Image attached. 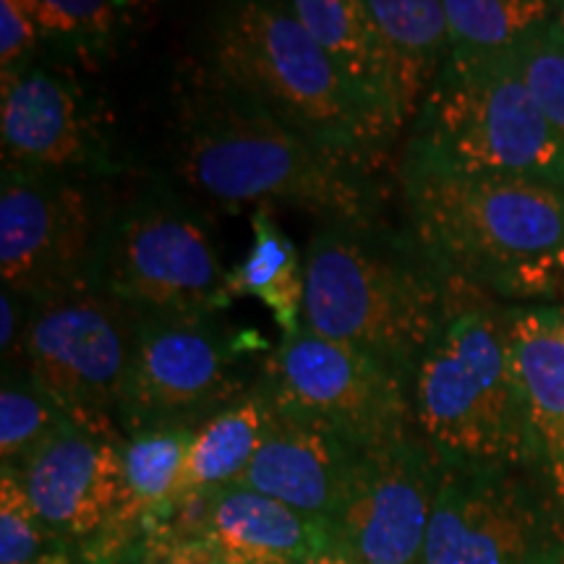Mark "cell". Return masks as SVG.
<instances>
[{
	"mask_svg": "<svg viewBox=\"0 0 564 564\" xmlns=\"http://www.w3.org/2000/svg\"><path fill=\"white\" fill-rule=\"evenodd\" d=\"M415 432L442 460L533 474V434L505 308L481 299L429 345L413 384Z\"/></svg>",
	"mask_w": 564,
	"mask_h": 564,
	"instance_id": "cell-5",
	"label": "cell"
},
{
	"mask_svg": "<svg viewBox=\"0 0 564 564\" xmlns=\"http://www.w3.org/2000/svg\"><path fill=\"white\" fill-rule=\"evenodd\" d=\"M518 70L533 102L564 147V32L552 19L518 51Z\"/></svg>",
	"mask_w": 564,
	"mask_h": 564,
	"instance_id": "cell-27",
	"label": "cell"
},
{
	"mask_svg": "<svg viewBox=\"0 0 564 564\" xmlns=\"http://www.w3.org/2000/svg\"><path fill=\"white\" fill-rule=\"evenodd\" d=\"M295 564H352V562L343 552H337V549L333 546V549H324V552H319V554L306 556V560H301V562H295Z\"/></svg>",
	"mask_w": 564,
	"mask_h": 564,
	"instance_id": "cell-31",
	"label": "cell"
},
{
	"mask_svg": "<svg viewBox=\"0 0 564 564\" xmlns=\"http://www.w3.org/2000/svg\"><path fill=\"white\" fill-rule=\"evenodd\" d=\"M544 0H444L455 66H486L518 55L535 30L556 17Z\"/></svg>",
	"mask_w": 564,
	"mask_h": 564,
	"instance_id": "cell-23",
	"label": "cell"
},
{
	"mask_svg": "<svg viewBox=\"0 0 564 564\" xmlns=\"http://www.w3.org/2000/svg\"><path fill=\"white\" fill-rule=\"evenodd\" d=\"M444 460L419 432L366 449L333 518V546L352 564H421Z\"/></svg>",
	"mask_w": 564,
	"mask_h": 564,
	"instance_id": "cell-14",
	"label": "cell"
},
{
	"mask_svg": "<svg viewBox=\"0 0 564 564\" xmlns=\"http://www.w3.org/2000/svg\"><path fill=\"white\" fill-rule=\"evenodd\" d=\"M112 202L95 181L3 167L0 278L26 303L91 285Z\"/></svg>",
	"mask_w": 564,
	"mask_h": 564,
	"instance_id": "cell-11",
	"label": "cell"
},
{
	"mask_svg": "<svg viewBox=\"0 0 564 564\" xmlns=\"http://www.w3.org/2000/svg\"><path fill=\"white\" fill-rule=\"evenodd\" d=\"M259 384L282 415L327 429L358 449L415 432L411 382L377 358L301 327L259 356Z\"/></svg>",
	"mask_w": 564,
	"mask_h": 564,
	"instance_id": "cell-10",
	"label": "cell"
},
{
	"mask_svg": "<svg viewBox=\"0 0 564 564\" xmlns=\"http://www.w3.org/2000/svg\"><path fill=\"white\" fill-rule=\"evenodd\" d=\"M139 316L97 288L30 303L17 364L84 432L123 436L118 413Z\"/></svg>",
	"mask_w": 564,
	"mask_h": 564,
	"instance_id": "cell-9",
	"label": "cell"
},
{
	"mask_svg": "<svg viewBox=\"0 0 564 564\" xmlns=\"http://www.w3.org/2000/svg\"><path fill=\"white\" fill-rule=\"evenodd\" d=\"M26 316H30V303L11 291H3V295H0V350H3V364L9 361V356H17L26 329Z\"/></svg>",
	"mask_w": 564,
	"mask_h": 564,
	"instance_id": "cell-30",
	"label": "cell"
},
{
	"mask_svg": "<svg viewBox=\"0 0 564 564\" xmlns=\"http://www.w3.org/2000/svg\"><path fill=\"white\" fill-rule=\"evenodd\" d=\"M45 51L66 66L95 68L116 55L137 26V3L112 0H30Z\"/></svg>",
	"mask_w": 564,
	"mask_h": 564,
	"instance_id": "cell-24",
	"label": "cell"
},
{
	"mask_svg": "<svg viewBox=\"0 0 564 564\" xmlns=\"http://www.w3.org/2000/svg\"><path fill=\"white\" fill-rule=\"evenodd\" d=\"M408 232L449 278L512 306H552L564 262V186L403 160Z\"/></svg>",
	"mask_w": 564,
	"mask_h": 564,
	"instance_id": "cell-3",
	"label": "cell"
},
{
	"mask_svg": "<svg viewBox=\"0 0 564 564\" xmlns=\"http://www.w3.org/2000/svg\"><path fill=\"white\" fill-rule=\"evenodd\" d=\"M45 51L40 24L30 9V0H3L0 3V74H13L40 61Z\"/></svg>",
	"mask_w": 564,
	"mask_h": 564,
	"instance_id": "cell-28",
	"label": "cell"
},
{
	"mask_svg": "<svg viewBox=\"0 0 564 564\" xmlns=\"http://www.w3.org/2000/svg\"><path fill=\"white\" fill-rule=\"evenodd\" d=\"M382 34L398 84L403 129L413 126L429 89L449 55V26L444 0H366Z\"/></svg>",
	"mask_w": 564,
	"mask_h": 564,
	"instance_id": "cell-21",
	"label": "cell"
},
{
	"mask_svg": "<svg viewBox=\"0 0 564 564\" xmlns=\"http://www.w3.org/2000/svg\"><path fill=\"white\" fill-rule=\"evenodd\" d=\"M270 348L207 316H139L129 379L121 400L123 436L152 429H194L251 390L259 366L251 352Z\"/></svg>",
	"mask_w": 564,
	"mask_h": 564,
	"instance_id": "cell-8",
	"label": "cell"
},
{
	"mask_svg": "<svg viewBox=\"0 0 564 564\" xmlns=\"http://www.w3.org/2000/svg\"><path fill=\"white\" fill-rule=\"evenodd\" d=\"M58 552H70V549L42 523L17 470L3 465V474H0V564H37Z\"/></svg>",
	"mask_w": 564,
	"mask_h": 564,
	"instance_id": "cell-26",
	"label": "cell"
},
{
	"mask_svg": "<svg viewBox=\"0 0 564 564\" xmlns=\"http://www.w3.org/2000/svg\"><path fill=\"white\" fill-rule=\"evenodd\" d=\"M552 306H564V264H562V272H560V278H556V288H554V299H552Z\"/></svg>",
	"mask_w": 564,
	"mask_h": 564,
	"instance_id": "cell-33",
	"label": "cell"
},
{
	"mask_svg": "<svg viewBox=\"0 0 564 564\" xmlns=\"http://www.w3.org/2000/svg\"><path fill=\"white\" fill-rule=\"evenodd\" d=\"M554 21H556V26H560V30L564 32V3L556 6V17H554Z\"/></svg>",
	"mask_w": 564,
	"mask_h": 564,
	"instance_id": "cell-36",
	"label": "cell"
},
{
	"mask_svg": "<svg viewBox=\"0 0 564 564\" xmlns=\"http://www.w3.org/2000/svg\"><path fill=\"white\" fill-rule=\"evenodd\" d=\"M37 564H74V554H70V552H58V554L45 556V560H40Z\"/></svg>",
	"mask_w": 564,
	"mask_h": 564,
	"instance_id": "cell-32",
	"label": "cell"
},
{
	"mask_svg": "<svg viewBox=\"0 0 564 564\" xmlns=\"http://www.w3.org/2000/svg\"><path fill=\"white\" fill-rule=\"evenodd\" d=\"M68 419L53 398L17 364H6L0 387V460L21 468Z\"/></svg>",
	"mask_w": 564,
	"mask_h": 564,
	"instance_id": "cell-25",
	"label": "cell"
},
{
	"mask_svg": "<svg viewBox=\"0 0 564 564\" xmlns=\"http://www.w3.org/2000/svg\"><path fill=\"white\" fill-rule=\"evenodd\" d=\"M126 436H102L66 423L17 470L34 510L79 556L116 514L123 497Z\"/></svg>",
	"mask_w": 564,
	"mask_h": 564,
	"instance_id": "cell-15",
	"label": "cell"
},
{
	"mask_svg": "<svg viewBox=\"0 0 564 564\" xmlns=\"http://www.w3.org/2000/svg\"><path fill=\"white\" fill-rule=\"evenodd\" d=\"M552 308H554V319H556V324H560V329L564 335V306H552Z\"/></svg>",
	"mask_w": 564,
	"mask_h": 564,
	"instance_id": "cell-35",
	"label": "cell"
},
{
	"mask_svg": "<svg viewBox=\"0 0 564 564\" xmlns=\"http://www.w3.org/2000/svg\"><path fill=\"white\" fill-rule=\"evenodd\" d=\"M165 525L209 541L225 564H295L333 549L327 520L308 518L243 486L183 499Z\"/></svg>",
	"mask_w": 564,
	"mask_h": 564,
	"instance_id": "cell-16",
	"label": "cell"
},
{
	"mask_svg": "<svg viewBox=\"0 0 564 564\" xmlns=\"http://www.w3.org/2000/svg\"><path fill=\"white\" fill-rule=\"evenodd\" d=\"M171 165L188 192L223 207L285 204L322 223L379 220L382 207L373 160L303 137L207 63L173 89Z\"/></svg>",
	"mask_w": 564,
	"mask_h": 564,
	"instance_id": "cell-1",
	"label": "cell"
},
{
	"mask_svg": "<svg viewBox=\"0 0 564 564\" xmlns=\"http://www.w3.org/2000/svg\"><path fill=\"white\" fill-rule=\"evenodd\" d=\"M228 291L253 295L270 308L282 335L303 327V257L274 220L270 204L251 212V246L228 274Z\"/></svg>",
	"mask_w": 564,
	"mask_h": 564,
	"instance_id": "cell-22",
	"label": "cell"
},
{
	"mask_svg": "<svg viewBox=\"0 0 564 564\" xmlns=\"http://www.w3.org/2000/svg\"><path fill=\"white\" fill-rule=\"evenodd\" d=\"M364 453L327 429L278 411L259 453L232 486L278 499L308 518L329 520Z\"/></svg>",
	"mask_w": 564,
	"mask_h": 564,
	"instance_id": "cell-17",
	"label": "cell"
},
{
	"mask_svg": "<svg viewBox=\"0 0 564 564\" xmlns=\"http://www.w3.org/2000/svg\"><path fill=\"white\" fill-rule=\"evenodd\" d=\"M274 415L278 411L257 377L251 390L199 423L188 444L178 502L236 484L270 434Z\"/></svg>",
	"mask_w": 564,
	"mask_h": 564,
	"instance_id": "cell-20",
	"label": "cell"
},
{
	"mask_svg": "<svg viewBox=\"0 0 564 564\" xmlns=\"http://www.w3.org/2000/svg\"><path fill=\"white\" fill-rule=\"evenodd\" d=\"M204 63L278 121L329 150L373 160L400 137L350 89L291 3L223 6L212 19Z\"/></svg>",
	"mask_w": 564,
	"mask_h": 564,
	"instance_id": "cell-4",
	"label": "cell"
},
{
	"mask_svg": "<svg viewBox=\"0 0 564 564\" xmlns=\"http://www.w3.org/2000/svg\"><path fill=\"white\" fill-rule=\"evenodd\" d=\"M129 564H225V560L209 541L160 525Z\"/></svg>",
	"mask_w": 564,
	"mask_h": 564,
	"instance_id": "cell-29",
	"label": "cell"
},
{
	"mask_svg": "<svg viewBox=\"0 0 564 564\" xmlns=\"http://www.w3.org/2000/svg\"><path fill=\"white\" fill-rule=\"evenodd\" d=\"M220 246L207 215L167 186L112 202L91 288L137 316H207L228 308Z\"/></svg>",
	"mask_w": 564,
	"mask_h": 564,
	"instance_id": "cell-6",
	"label": "cell"
},
{
	"mask_svg": "<svg viewBox=\"0 0 564 564\" xmlns=\"http://www.w3.org/2000/svg\"><path fill=\"white\" fill-rule=\"evenodd\" d=\"M533 434V474L564 518V335L552 306H507Z\"/></svg>",
	"mask_w": 564,
	"mask_h": 564,
	"instance_id": "cell-18",
	"label": "cell"
},
{
	"mask_svg": "<svg viewBox=\"0 0 564 564\" xmlns=\"http://www.w3.org/2000/svg\"><path fill=\"white\" fill-rule=\"evenodd\" d=\"M403 160L564 186V147L533 102L518 55L486 66L444 63L411 126Z\"/></svg>",
	"mask_w": 564,
	"mask_h": 564,
	"instance_id": "cell-7",
	"label": "cell"
},
{
	"mask_svg": "<svg viewBox=\"0 0 564 564\" xmlns=\"http://www.w3.org/2000/svg\"><path fill=\"white\" fill-rule=\"evenodd\" d=\"M531 564H564V549H556V552L541 556V560H535Z\"/></svg>",
	"mask_w": 564,
	"mask_h": 564,
	"instance_id": "cell-34",
	"label": "cell"
},
{
	"mask_svg": "<svg viewBox=\"0 0 564 564\" xmlns=\"http://www.w3.org/2000/svg\"><path fill=\"white\" fill-rule=\"evenodd\" d=\"M481 299L411 232L379 220L322 223L303 251V327L377 358L411 384L444 324Z\"/></svg>",
	"mask_w": 564,
	"mask_h": 564,
	"instance_id": "cell-2",
	"label": "cell"
},
{
	"mask_svg": "<svg viewBox=\"0 0 564 564\" xmlns=\"http://www.w3.org/2000/svg\"><path fill=\"white\" fill-rule=\"evenodd\" d=\"M291 9L366 108L403 131L390 53L366 0H293Z\"/></svg>",
	"mask_w": 564,
	"mask_h": 564,
	"instance_id": "cell-19",
	"label": "cell"
},
{
	"mask_svg": "<svg viewBox=\"0 0 564 564\" xmlns=\"http://www.w3.org/2000/svg\"><path fill=\"white\" fill-rule=\"evenodd\" d=\"M0 137L13 171L95 183L121 173L110 116L66 63L0 76Z\"/></svg>",
	"mask_w": 564,
	"mask_h": 564,
	"instance_id": "cell-13",
	"label": "cell"
},
{
	"mask_svg": "<svg viewBox=\"0 0 564 564\" xmlns=\"http://www.w3.org/2000/svg\"><path fill=\"white\" fill-rule=\"evenodd\" d=\"M525 474L444 460L421 564H531L564 549V518Z\"/></svg>",
	"mask_w": 564,
	"mask_h": 564,
	"instance_id": "cell-12",
	"label": "cell"
}]
</instances>
